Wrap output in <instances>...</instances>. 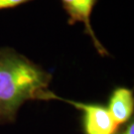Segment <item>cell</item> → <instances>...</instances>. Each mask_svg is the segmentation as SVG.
Segmentation results:
<instances>
[{
    "label": "cell",
    "mask_w": 134,
    "mask_h": 134,
    "mask_svg": "<svg viewBox=\"0 0 134 134\" xmlns=\"http://www.w3.org/2000/svg\"><path fill=\"white\" fill-rule=\"evenodd\" d=\"M52 76L10 48L0 49V122H10L29 99H41Z\"/></svg>",
    "instance_id": "obj_1"
},
{
    "label": "cell",
    "mask_w": 134,
    "mask_h": 134,
    "mask_svg": "<svg viewBox=\"0 0 134 134\" xmlns=\"http://www.w3.org/2000/svg\"><path fill=\"white\" fill-rule=\"evenodd\" d=\"M41 99H57L66 101L77 107L83 112V124L86 134H115L117 131V126L114 124L106 107L98 104H86L77 101L65 99L55 93L47 91L44 93Z\"/></svg>",
    "instance_id": "obj_2"
},
{
    "label": "cell",
    "mask_w": 134,
    "mask_h": 134,
    "mask_svg": "<svg viewBox=\"0 0 134 134\" xmlns=\"http://www.w3.org/2000/svg\"><path fill=\"white\" fill-rule=\"evenodd\" d=\"M96 1L97 0H62V4L69 15V24L74 25L77 22L82 23L85 25V32L91 37L98 54L101 56H106L108 53L101 45L99 40L96 38L91 23V12L96 4Z\"/></svg>",
    "instance_id": "obj_3"
},
{
    "label": "cell",
    "mask_w": 134,
    "mask_h": 134,
    "mask_svg": "<svg viewBox=\"0 0 134 134\" xmlns=\"http://www.w3.org/2000/svg\"><path fill=\"white\" fill-rule=\"evenodd\" d=\"M133 104L132 91L125 87H118L113 91L106 108L117 127L129 121L133 112Z\"/></svg>",
    "instance_id": "obj_4"
},
{
    "label": "cell",
    "mask_w": 134,
    "mask_h": 134,
    "mask_svg": "<svg viewBox=\"0 0 134 134\" xmlns=\"http://www.w3.org/2000/svg\"><path fill=\"white\" fill-rule=\"evenodd\" d=\"M31 0H0V10L14 8L16 6L27 3Z\"/></svg>",
    "instance_id": "obj_5"
},
{
    "label": "cell",
    "mask_w": 134,
    "mask_h": 134,
    "mask_svg": "<svg viewBox=\"0 0 134 134\" xmlns=\"http://www.w3.org/2000/svg\"><path fill=\"white\" fill-rule=\"evenodd\" d=\"M133 129H134L133 121L131 120L130 122H128L123 127V129L119 130V131H116L115 134H133Z\"/></svg>",
    "instance_id": "obj_6"
}]
</instances>
